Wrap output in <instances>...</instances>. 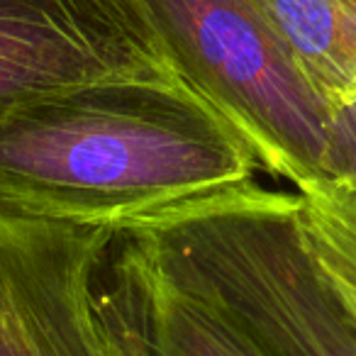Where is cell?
I'll return each mask as SVG.
<instances>
[{
    "label": "cell",
    "mask_w": 356,
    "mask_h": 356,
    "mask_svg": "<svg viewBox=\"0 0 356 356\" xmlns=\"http://www.w3.org/2000/svg\"><path fill=\"white\" fill-rule=\"evenodd\" d=\"M298 195L310 244L356 310V195L330 184Z\"/></svg>",
    "instance_id": "8"
},
{
    "label": "cell",
    "mask_w": 356,
    "mask_h": 356,
    "mask_svg": "<svg viewBox=\"0 0 356 356\" xmlns=\"http://www.w3.org/2000/svg\"><path fill=\"white\" fill-rule=\"evenodd\" d=\"M325 184L356 195V98L332 108L327 129Z\"/></svg>",
    "instance_id": "9"
},
{
    "label": "cell",
    "mask_w": 356,
    "mask_h": 356,
    "mask_svg": "<svg viewBox=\"0 0 356 356\" xmlns=\"http://www.w3.org/2000/svg\"><path fill=\"white\" fill-rule=\"evenodd\" d=\"M120 232L264 356H356V310L310 244L298 193L252 181Z\"/></svg>",
    "instance_id": "2"
},
{
    "label": "cell",
    "mask_w": 356,
    "mask_h": 356,
    "mask_svg": "<svg viewBox=\"0 0 356 356\" xmlns=\"http://www.w3.org/2000/svg\"><path fill=\"white\" fill-rule=\"evenodd\" d=\"M113 234L0 208V356H122L93 302L95 264Z\"/></svg>",
    "instance_id": "5"
},
{
    "label": "cell",
    "mask_w": 356,
    "mask_h": 356,
    "mask_svg": "<svg viewBox=\"0 0 356 356\" xmlns=\"http://www.w3.org/2000/svg\"><path fill=\"white\" fill-rule=\"evenodd\" d=\"M330 108L356 98V0H254Z\"/></svg>",
    "instance_id": "7"
},
{
    "label": "cell",
    "mask_w": 356,
    "mask_h": 356,
    "mask_svg": "<svg viewBox=\"0 0 356 356\" xmlns=\"http://www.w3.org/2000/svg\"><path fill=\"white\" fill-rule=\"evenodd\" d=\"M93 302L122 356H264L213 307L163 283L120 229L95 264Z\"/></svg>",
    "instance_id": "6"
},
{
    "label": "cell",
    "mask_w": 356,
    "mask_h": 356,
    "mask_svg": "<svg viewBox=\"0 0 356 356\" xmlns=\"http://www.w3.org/2000/svg\"><path fill=\"white\" fill-rule=\"evenodd\" d=\"M176 76L142 0H0V120L47 93Z\"/></svg>",
    "instance_id": "4"
},
{
    "label": "cell",
    "mask_w": 356,
    "mask_h": 356,
    "mask_svg": "<svg viewBox=\"0 0 356 356\" xmlns=\"http://www.w3.org/2000/svg\"><path fill=\"white\" fill-rule=\"evenodd\" d=\"M168 66L298 193L325 184L332 108L254 0H142Z\"/></svg>",
    "instance_id": "3"
},
{
    "label": "cell",
    "mask_w": 356,
    "mask_h": 356,
    "mask_svg": "<svg viewBox=\"0 0 356 356\" xmlns=\"http://www.w3.org/2000/svg\"><path fill=\"white\" fill-rule=\"evenodd\" d=\"M239 132L176 76L47 93L0 120V208L122 229L252 184Z\"/></svg>",
    "instance_id": "1"
}]
</instances>
